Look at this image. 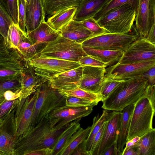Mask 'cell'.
Segmentation results:
<instances>
[{"label": "cell", "mask_w": 155, "mask_h": 155, "mask_svg": "<svg viewBox=\"0 0 155 155\" xmlns=\"http://www.w3.org/2000/svg\"><path fill=\"white\" fill-rule=\"evenodd\" d=\"M70 124L57 129L51 120L44 118L25 136L17 139L15 155H27L31 151L44 148L52 149L61 134Z\"/></svg>", "instance_id": "1"}, {"label": "cell", "mask_w": 155, "mask_h": 155, "mask_svg": "<svg viewBox=\"0 0 155 155\" xmlns=\"http://www.w3.org/2000/svg\"><path fill=\"white\" fill-rule=\"evenodd\" d=\"M148 84L140 76L124 80L102 102L104 109L120 111L127 106L134 104L143 95Z\"/></svg>", "instance_id": "2"}, {"label": "cell", "mask_w": 155, "mask_h": 155, "mask_svg": "<svg viewBox=\"0 0 155 155\" xmlns=\"http://www.w3.org/2000/svg\"><path fill=\"white\" fill-rule=\"evenodd\" d=\"M36 91L37 97L29 131L36 126L51 110L65 105V97L51 87L49 80L38 86Z\"/></svg>", "instance_id": "3"}, {"label": "cell", "mask_w": 155, "mask_h": 155, "mask_svg": "<svg viewBox=\"0 0 155 155\" xmlns=\"http://www.w3.org/2000/svg\"><path fill=\"white\" fill-rule=\"evenodd\" d=\"M145 92V91H144ZM155 108L145 94L134 104L127 137V141L140 137L153 128L152 126Z\"/></svg>", "instance_id": "4"}, {"label": "cell", "mask_w": 155, "mask_h": 155, "mask_svg": "<svg viewBox=\"0 0 155 155\" xmlns=\"http://www.w3.org/2000/svg\"><path fill=\"white\" fill-rule=\"evenodd\" d=\"M136 12L128 5L110 10L97 21L108 33L127 34L134 26Z\"/></svg>", "instance_id": "5"}, {"label": "cell", "mask_w": 155, "mask_h": 155, "mask_svg": "<svg viewBox=\"0 0 155 155\" xmlns=\"http://www.w3.org/2000/svg\"><path fill=\"white\" fill-rule=\"evenodd\" d=\"M87 55L81 44L60 35L55 40L47 44L40 56L78 62L81 58Z\"/></svg>", "instance_id": "6"}, {"label": "cell", "mask_w": 155, "mask_h": 155, "mask_svg": "<svg viewBox=\"0 0 155 155\" xmlns=\"http://www.w3.org/2000/svg\"><path fill=\"white\" fill-rule=\"evenodd\" d=\"M139 37L137 32L124 34L106 33L91 37L81 45L97 49L124 51Z\"/></svg>", "instance_id": "7"}, {"label": "cell", "mask_w": 155, "mask_h": 155, "mask_svg": "<svg viewBox=\"0 0 155 155\" xmlns=\"http://www.w3.org/2000/svg\"><path fill=\"white\" fill-rule=\"evenodd\" d=\"M26 61L36 74L46 80L56 74L81 66L78 62L40 56Z\"/></svg>", "instance_id": "8"}, {"label": "cell", "mask_w": 155, "mask_h": 155, "mask_svg": "<svg viewBox=\"0 0 155 155\" xmlns=\"http://www.w3.org/2000/svg\"><path fill=\"white\" fill-rule=\"evenodd\" d=\"M155 60V44L139 36L123 51L118 64H127Z\"/></svg>", "instance_id": "9"}, {"label": "cell", "mask_w": 155, "mask_h": 155, "mask_svg": "<svg viewBox=\"0 0 155 155\" xmlns=\"http://www.w3.org/2000/svg\"><path fill=\"white\" fill-rule=\"evenodd\" d=\"M94 106L90 105L78 107L66 105L57 107L51 110L45 118L51 120L57 129L70 124L72 122L81 119L92 112Z\"/></svg>", "instance_id": "10"}, {"label": "cell", "mask_w": 155, "mask_h": 155, "mask_svg": "<svg viewBox=\"0 0 155 155\" xmlns=\"http://www.w3.org/2000/svg\"><path fill=\"white\" fill-rule=\"evenodd\" d=\"M32 95L20 98L15 109V120L18 139L26 135L29 131L35 104L37 99L36 91Z\"/></svg>", "instance_id": "11"}, {"label": "cell", "mask_w": 155, "mask_h": 155, "mask_svg": "<svg viewBox=\"0 0 155 155\" xmlns=\"http://www.w3.org/2000/svg\"><path fill=\"white\" fill-rule=\"evenodd\" d=\"M155 66V60L130 64L116 63L106 68L104 77L117 80H125L142 76Z\"/></svg>", "instance_id": "12"}, {"label": "cell", "mask_w": 155, "mask_h": 155, "mask_svg": "<svg viewBox=\"0 0 155 155\" xmlns=\"http://www.w3.org/2000/svg\"><path fill=\"white\" fill-rule=\"evenodd\" d=\"M133 28L139 36L146 38L155 24V0H139Z\"/></svg>", "instance_id": "13"}, {"label": "cell", "mask_w": 155, "mask_h": 155, "mask_svg": "<svg viewBox=\"0 0 155 155\" xmlns=\"http://www.w3.org/2000/svg\"><path fill=\"white\" fill-rule=\"evenodd\" d=\"M15 109L0 123V152L4 155H15V147L18 139Z\"/></svg>", "instance_id": "14"}, {"label": "cell", "mask_w": 155, "mask_h": 155, "mask_svg": "<svg viewBox=\"0 0 155 155\" xmlns=\"http://www.w3.org/2000/svg\"><path fill=\"white\" fill-rule=\"evenodd\" d=\"M0 57V80L19 77L27 62L15 50L10 49Z\"/></svg>", "instance_id": "15"}, {"label": "cell", "mask_w": 155, "mask_h": 155, "mask_svg": "<svg viewBox=\"0 0 155 155\" xmlns=\"http://www.w3.org/2000/svg\"><path fill=\"white\" fill-rule=\"evenodd\" d=\"M82 75L78 87L91 92L99 94L106 72L105 67L81 65Z\"/></svg>", "instance_id": "16"}, {"label": "cell", "mask_w": 155, "mask_h": 155, "mask_svg": "<svg viewBox=\"0 0 155 155\" xmlns=\"http://www.w3.org/2000/svg\"><path fill=\"white\" fill-rule=\"evenodd\" d=\"M82 71L81 65L51 77L48 79L51 87L58 91L70 90L78 87Z\"/></svg>", "instance_id": "17"}, {"label": "cell", "mask_w": 155, "mask_h": 155, "mask_svg": "<svg viewBox=\"0 0 155 155\" xmlns=\"http://www.w3.org/2000/svg\"><path fill=\"white\" fill-rule=\"evenodd\" d=\"M121 113L115 111L107 121L101 141L93 155H101L104 151L116 141L120 127Z\"/></svg>", "instance_id": "18"}, {"label": "cell", "mask_w": 155, "mask_h": 155, "mask_svg": "<svg viewBox=\"0 0 155 155\" xmlns=\"http://www.w3.org/2000/svg\"><path fill=\"white\" fill-rule=\"evenodd\" d=\"M25 25L26 33L37 28L45 16L42 0H30L29 4L26 2Z\"/></svg>", "instance_id": "19"}, {"label": "cell", "mask_w": 155, "mask_h": 155, "mask_svg": "<svg viewBox=\"0 0 155 155\" xmlns=\"http://www.w3.org/2000/svg\"><path fill=\"white\" fill-rule=\"evenodd\" d=\"M19 78L21 84L20 98H25L31 95L36 91L38 86L48 80L42 79L36 74L34 69L28 62L25 65Z\"/></svg>", "instance_id": "20"}, {"label": "cell", "mask_w": 155, "mask_h": 155, "mask_svg": "<svg viewBox=\"0 0 155 155\" xmlns=\"http://www.w3.org/2000/svg\"><path fill=\"white\" fill-rule=\"evenodd\" d=\"M58 32L62 37L81 44L86 40L94 36L93 33L86 28L81 21L73 20Z\"/></svg>", "instance_id": "21"}, {"label": "cell", "mask_w": 155, "mask_h": 155, "mask_svg": "<svg viewBox=\"0 0 155 155\" xmlns=\"http://www.w3.org/2000/svg\"><path fill=\"white\" fill-rule=\"evenodd\" d=\"M111 0H81L73 20L81 21L93 17Z\"/></svg>", "instance_id": "22"}, {"label": "cell", "mask_w": 155, "mask_h": 155, "mask_svg": "<svg viewBox=\"0 0 155 155\" xmlns=\"http://www.w3.org/2000/svg\"><path fill=\"white\" fill-rule=\"evenodd\" d=\"M87 54L104 64L107 67L117 63L122 56L123 51L97 49L82 45Z\"/></svg>", "instance_id": "23"}, {"label": "cell", "mask_w": 155, "mask_h": 155, "mask_svg": "<svg viewBox=\"0 0 155 155\" xmlns=\"http://www.w3.org/2000/svg\"><path fill=\"white\" fill-rule=\"evenodd\" d=\"M134 104L128 105L121 111L120 123L119 134L115 146L119 155H122L124 148L127 142V137L130 124L131 115Z\"/></svg>", "instance_id": "24"}, {"label": "cell", "mask_w": 155, "mask_h": 155, "mask_svg": "<svg viewBox=\"0 0 155 155\" xmlns=\"http://www.w3.org/2000/svg\"><path fill=\"white\" fill-rule=\"evenodd\" d=\"M27 35L35 43H48L55 40L60 35L59 32L52 28L45 21Z\"/></svg>", "instance_id": "25"}, {"label": "cell", "mask_w": 155, "mask_h": 155, "mask_svg": "<svg viewBox=\"0 0 155 155\" xmlns=\"http://www.w3.org/2000/svg\"><path fill=\"white\" fill-rule=\"evenodd\" d=\"M77 8L70 7L61 10L47 18L46 22L52 28L58 32L73 20Z\"/></svg>", "instance_id": "26"}, {"label": "cell", "mask_w": 155, "mask_h": 155, "mask_svg": "<svg viewBox=\"0 0 155 155\" xmlns=\"http://www.w3.org/2000/svg\"><path fill=\"white\" fill-rule=\"evenodd\" d=\"M81 0H42L47 18L67 8L78 7Z\"/></svg>", "instance_id": "27"}, {"label": "cell", "mask_w": 155, "mask_h": 155, "mask_svg": "<svg viewBox=\"0 0 155 155\" xmlns=\"http://www.w3.org/2000/svg\"><path fill=\"white\" fill-rule=\"evenodd\" d=\"M115 112V111L104 109L101 116L99 117V114H98L94 117L89 134L86 139V149L87 151L90 152L93 140L95 135L104 123L110 118Z\"/></svg>", "instance_id": "28"}, {"label": "cell", "mask_w": 155, "mask_h": 155, "mask_svg": "<svg viewBox=\"0 0 155 155\" xmlns=\"http://www.w3.org/2000/svg\"><path fill=\"white\" fill-rule=\"evenodd\" d=\"M136 147L137 155H155V129L140 137Z\"/></svg>", "instance_id": "29"}, {"label": "cell", "mask_w": 155, "mask_h": 155, "mask_svg": "<svg viewBox=\"0 0 155 155\" xmlns=\"http://www.w3.org/2000/svg\"><path fill=\"white\" fill-rule=\"evenodd\" d=\"M91 128L89 126L85 129L81 127L75 132L66 142L58 155H70L76 147L88 136Z\"/></svg>", "instance_id": "30"}, {"label": "cell", "mask_w": 155, "mask_h": 155, "mask_svg": "<svg viewBox=\"0 0 155 155\" xmlns=\"http://www.w3.org/2000/svg\"><path fill=\"white\" fill-rule=\"evenodd\" d=\"M81 120L78 119L72 122L63 132L52 149V155H58L66 142L81 128L80 123Z\"/></svg>", "instance_id": "31"}, {"label": "cell", "mask_w": 155, "mask_h": 155, "mask_svg": "<svg viewBox=\"0 0 155 155\" xmlns=\"http://www.w3.org/2000/svg\"><path fill=\"white\" fill-rule=\"evenodd\" d=\"M58 91L63 96H71L84 99L91 102L94 106L97 105L100 101H102L100 94L87 91L78 87L70 90Z\"/></svg>", "instance_id": "32"}, {"label": "cell", "mask_w": 155, "mask_h": 155, "mask_svg": "<svg viewBox=\"0 0 155 155\" xmlns=\"http://www.w3.org/2000/svg\"><path fill=\"white\" fill-rule=\"evenodd\" d=\"M25 34L27 33L13 23L10 26L7 36L4 39L5 45L7 49L15 50Z\"/></svg>", "instance_id": "33"}, {"label": "cell", "mask_w": 155, "mask_h": 155, "mask_svg": "<svg viewBox=\"0 0 155 155\" xmlns=\"http://www.w3.org/2000/svg\"><path fill=\"white\" fill-rule=\"evenodd\" d=\"M139 0H111L106 4L93 17L96 21H98L107 12L113 9L124 5L130 6L136 12H137Z\"/></svg>", "instance_id": "34"}, {"label": "cell", "mask_w": 155, "mask_h": 155, "mask_svg": "<svg viewBox=\"0 0 155 155\" xmlns=\"http://www.w3.org/2000/svg\"><path fill=\"white\" fill-rule=\"evenodd\" d=\"M124 81L115 80L104 77L99 92L102 101L107 98Z\"/></svg>", "instance_id": "35"}, {"label": "cell", "mask_w": 155, "mask_h": 155, "mask_svg": "<svg viewBox=\"0 0 155 155\" xmlns=\"http://www.w3.org/2000/svg\"><path fill=\"white\" fill-rule=\"evenodd\" d=\"M12 18L0 2V34L5 39L10 26L13 23Z\"/></svg>", "instance_id": "36"}, {"label": "cell", "mask_w": 155, "mask_h": 155, "mask_svg": "<svg viewBox=\"0 0 155 155\" xmlns=\"http://www.w3.org/2000/svg\"><path fill=\"white\" fill-rule=\"evenodd\" d=\"M0 2L10 16L13 23L18 26V0H0Z\"/></svg>", "instance_id": "37"}, {"label": "cell", "mask_w": 155, "mask_h": 155, "mask_svg": "<svg viewBox=\"0 0 155 155\" xmlns=\"http://www.w3.org/2000/svg\"><path fill=\"white\" fill-rule=\"evenodd\" d=\"M21 89L19 77L4 80H0V96H3L8 90L15 91Z\"/></svg>", "instance_id": "38"}, {"label": "cell", "mask_w": 155, "mask_h": 155, "mask_svg": "<svg viewBox=\"0 0 155 155\" xmlns=\"http://www.w3.org/2000/svg\"><path fill=\"white\" fill-rule=\"evenodd\" d=\"M81 22L86 28L93 33L94 36L108 33L99 25L93 17L85 19Z\"/></svg>", "instance_id": "39"}, {"label": "cell", "mask_w": 155, "mask_h": 155, "mask_svg": "<svg viewBox=\"0 0 155 155\" xmlns=\"http://www.w3.org/2000/svg\"><path fill=\"white\" fill-rule=\"evenodd\" d=\"M19 98L12 100H5L0 106V123L15 107L19 102Z\"/></svg>", "instance_id": "40"}, {"label": "cell", "mask_w": 155, "mask_h": 155, "mask_svg": "<svg viewBox=\"0 0 155 155\" xmlns=\"http://www.w3.org/2000/svg\"><path fill=\"white\" fill-rule=\"evenodd\" d=\"M25 0H18V26L23 31L26 33L25 25Z\"/></svg>", "instance_id": "41"}, {"label": "cell", "mask_w": 155, "mask_h": 155, "mask_svg": "<svg viewBox=\"0 0 155 155\" xmlns=\"http://www.w3.org/2000/svg\"><path fill=\"white\" fill-rule=\"evenodd\" d=\"M63 96L65 97V105L67 106L78 107L90 105L94 106L89 101L80 98L71 96Z\"/></svg>", "instance_id": "42"}, {"label": "cell", "mask_w": 155, "mask_h": 155, "mask_svg": "<svg viewBox=\"0 0 155 155\" xmlns=\"http://www.w3.org/2000/svg\"><path fill=\"white\" fill-rule=\"evenodd\" d=\"M78 62L81 65L107 67L106 65L87 55L81 58Z\"/></svg>", "instance_id": "43"}, {"label": "cell", "mask_w": 155, "mask_h": 155, "mask_svg": "<svg viewBox=\"0 0 155 155\" xmlns=\"http://www.w3.org/2000/svg\"><path fill=\"white\" fill-rule=\"evenodd\" d=\"M107 122V121L104 123L94 138L90 151L91 155H93V153L98 147L101 141L105 129Z\"/></svg>", "instance_id": "44"}, {"label": "cell", "mask_w": 155, "mask_h": 155, "mask_svg": "<svg viewBox=\"0 0 155 155\" xmlns=\"http://www.w3.org/2000/svg\"><path fill=\"white\" fill-rule=\"evenodd\" d=\"M87 140L84 139L74 150L70 155H91L86 149Z\"/></svg>", "instance_id": "45"}, {"label": "cell", "mask_w": 155, "mask_h": 155, "mask_svg": "<svg viewBox=\"0 0 155 155\" xmlns=\"http://www.w3.org/2000/svg\"><path fill=\"white\" fill-rule=\"evenodd\" d=\"M155 85L148 84L146 88L144 94L151 101L154 108H155Z\"/></svg>", "instance_id": "46"}, {"label": "cell", "mask_w": 155, "mask_h": 155, "mask_svg": "<svg viewBox=\"0 0 155 155\" xmlns=\"http://www.w3.org/2000/svg\"><path fill=\"white\" fill-rule=\"evenodd\" d=\"M142 76L147 80L148 84L155 85V66L149 69Z\"/></svg>", "instance_id": "47"}, {"label": "cell", "mask_w": 155, "mask_h": 155, "mask_svg": "<svg viewBox=\"0 0 155 155\" xmlns=\"http://www.w3.org/2000/svg\"><path fill=\"white\" fill-rule=\"evenodd\" d=\"M21 89L15 91L8 90L5 92L3 96L7 101L13 100L21 97Z\"/></svg>", "instance_id": "48"}, {"label": "cell", "mask_w": 155, "mask_h": 155, "mask_svg": "<svg viewBox=\"0 0 155 155\" xmlns=\"http://www.w3.org/2000/svg\"><path fill=\"white\" fill-rule=\"evenodd\" d=\"M52 149L44 148L31 151L27 155H52Z\"/></svg>", "instance_id": "49"}, {"label": "cell", "mask_w": 155, "mask_h": 155, "mask_svg": "<svg viewBox=\"0 0 155 155\" xmlns=\"http://www.w3.org/2000/svg\"><path fill=\"white\" fill-rule=\"evenodd\" d=\"M146 39L150 42L155 44V24L150 28Z\"/></svg>", "instance_id": "50"}, {"label": "cell", "mask_w": 155, "mask_h": 155, "mask_svg": "<svg viewBox=\"0 0 155 155\" xmlns=\"http://www.w3.org/2000/svg\"><path fill=\"white\" fill-rule=\"evenodd\" d=\"M101 155H119L115 143L106 149Z\"/></svg>", "instance_id": "51"}, {"label": "cell", "mask_w": 155, "mask_h": 155, "mask_svg": "<svg viewBox=\"0 0 155 155\" xmlns=\"http://www.w3.org/2000/svg\"><path fill=\"white\" fill-rule=\"evenodd\" d=\"M8 52L9 50L5 45L4 38L0 34V57L6 55Z\"/></svg>", "instance_id": "52"}, {"label": "cell", "mask_w": 155, "mask_h": 155, "mask_svg": "<svg viewBox=\"0 0 155 155\" xmlns=\"http://www.w3.org/2000/svg\"><path fill=\"white\" fill-rule=\"evenodd\" d=\"M140 137L136 136L130 140L127 141L126 143V146L124 150H125L129 148L136 146V145L140 140Z\"/></svg>", "instance_id": "53"}, {"label": "cell", "mask_w": 155, "mask_h": 155, "mask_svg": "<svg viewBox=\"0 0 155 155\" xmlns=\"http://www.w3.org/2000/svg\"><path fill=\"white\" fill-rule=\"evenodd\" d=\"M122 155H137L136 147L129 148L123 150Z\"/></svg>", "instance_id": "54"}, {"label": "cell", "mask_w": 155, "mask_h": 155, "mask_svg": "<svg viewBox=\"0 0 155 155\" xmlns=\"http://www.w3.org/2000/svg\"><path fill=\"white\" fill-rule=\"evenodd\" d=\"M5 100V99L4 96H0V106Z\"/></svg>", "instance_id": "55"}, {"label": "cell", "mask_w": 155, "mask_h": 155, "mask_svg": "<svg viewBox=\"0 0 155 155\" xmlns=\"http://www.w3.org/2000/svg\"><path fill=\"white\" fill-rule=\"evenodd\" d=\"M26 2L28 4H29L30 2V0H25Z\"/></svg>", "instance_id": "56"}, {"label": "cell", "mask_w": 155, "mask_h": 155, "mask_svg": "<svg viewBox=\"0 0 155 155\" xmlns=\"http://www.w3.org/2000/svg\"><path fill=\"white\" fill-rule=\"evenodd\" d=\"M0 155H4L3 154L0 152Z\"/></svg>", "instance_id": "57"}]
</instances>
